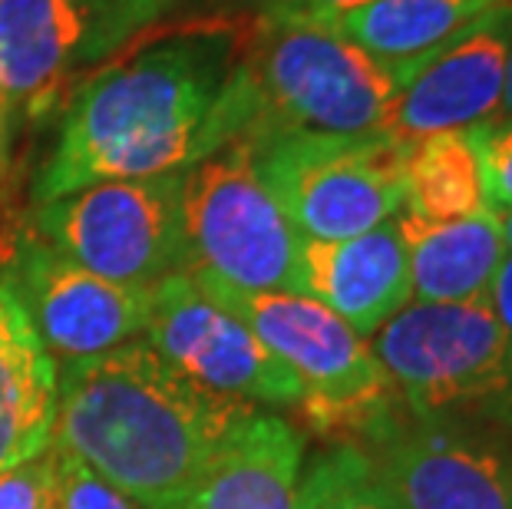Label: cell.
<instances>
[{"label": "cell", "mask_w": 512, "mask_h": 509, "mask_svg": "<svg viewBox=\"0 0 512 509\" xmlns=\"http://www.w3.org/2000/svg\"><path fill=\"white\" fill-rule=\"evenodd\" d=\"M493 212L512 209V116H493L470 129Z\"/></svg>", "instance_id": "cell-22"}, {"label": "cell", "mask_w": 512, "mask_h": 509, "mask_svg": "<svg viewBox=\"0 0 512 509\" xmlns=\"http://www.w3.org/2000/svg\"><path fill=\"white\" fill-rule=\"evenodd\" d=\"M503 7H512V0H370L321 24L377 60L413 63Z\"/></svg>", "instance_id": "cell-18"}, {"label": "cell", "mask_w": 512, "mask_h": 509, "mask_svg": "<svg viewBox=\"0 0 512 509\" xmlns=\"http://www.w3.org/2000/svg\"><path fill=\"white\" fill-rule=\"evenodd\" d=\"M86 17L83 60H103L129 37L143 34L149 24L166 17L172 0H80Z\"/></svg>", "instance_id": "cell-21"}, {"label": "cell", "mask_w": 512, "mask_h": 509, "mask_svg": "<svg viewBox=\"0 0 512 509\" xmlns=\"http://www.w3.org/2000/svg\"><path fill=\"white\" fill-rule=\"evenodd\" d=\"M189 275L298 377V410L318 433H364L377 443L400 424V400L370 341L331 308L294 291H242L205 272Z\"/></svg>", "instance_id": "cell-5"}, {"label": "cell", "mask_w": 512, "mask_h": 509, "mask_svg": "<svg viewBox=\"0 0 512 509\" xmlns=\"http://www.w3.org/2000/svg\"><path fill=\"white\" fill-rule=\"evenodd\" d=\"M80 0H0V96L47 110L70 70L83 63Z\"/></svg>", "instance_id": "cell-16"}, {"label": "cell", "mask_w": 512, "mask_h": 509, "mask_svg": "<svg viewBox=\"0 0 512 509\" xmlns=\"http://www.w3.org/2000/svg\"><path fill=\"white\" fill-rule=\"evenodd\" d=\"M397 225L407 242L413 301H423V305L486 301V291L509 255L496 212L450 222H427L400 212Z\"/></svg>", "instance_id": "cell-17"}, {"label": "cell", "mask_w": 512, "mask_h": 509, "mask_svg": "<svg viewBox=\"0 0 512 509\" xmlns=\"http://www.w3.org/2000/svg\"><path fill=\"white\" fill-rule=\"evenodd\" d=\"M301 242L245 139L182 172V272H205L242 291L298 295Z\"/></svg>", "instance_id": "cell-7"}, {"label": "cell", "mask_w": 512, "mask_h": 509, "mask_svg": "<svg viewBox=\"0 0 512 509\" xmlns=\"http://www.w3.org/2000/svg\"><path fill=\"white\" fill-rule=\"evenodd\" d=\"M7 136H10V129H7V100L0 96V166H4V156H7Z\"/></svg>", "instance_id": "cell-29"}, {"label": "cell", "mask_w": 512, "mask_h": 509, "mask_svg": "<svg viewBox=\"0 0 512 509\" xmlns=\"http://www.w3.org/2000/svg\"><path fill=\"white\" fill-rule=\"evenodd\" d=\"M413 63L370 57L321 20L245 17L235 30V70L255 110L245 139L278 129L387 133Z\"/></svg>", "instance_id": "cell-3"}, {"label": "cell", "mask_w": 512, "mask_h": 509, "mask_svg": "<svg viewBox=\"0 0 512 509\" xmlns=\"http://www.w3.org/2000/svg\"><path fill=\"white\" fill-rule=\"evenodd\" d=\"M367 453L397 509H512L506 433L410 420Z\"/></svg>", "instance_id": "cell-11"}, {"label": "cell", "mask_w": 512, "mask_h": 509, "mask_svg": "<svg viewBox=\"0 0 512 509\" xmlns=\"http://www.w3.org/2000/svg\"><path fill=\"white\" fill-rule=\"evenodd\" d=\"M304 433L268 410H242L205 467L189 509H298Z\"/></svg>", "instance_id": "cell-14"}, {"label": "cell", "mask_w": 512, "mask_h": 509, "mask_svg": "<svg viewBox=\"0 0 512 509\" xmlns=\"http://www.w3.org/2000/svg\"><path fill=\"white\" fill-rule=\"evenodd\" d=\"M298 295H308L331 308L337 318L370 338L407 308L410 262L397 215L377 229L341 242H301Z\"/></svg>", "instance_id": "cell-13"}, {"label": "cell", "mask_w": 512, "mask_h": 509, "mask_svg": "<svg viewBox=\"0 0 512 509\" xmlns=\"http://www.w3.org/2000/svg\"><path fill=\"white\" fill-rule=\"evenodd\" d=\"M298 509H397L367 447L341 440L301 473Z\"/></svg>", "instance_id": "cell-20"}, {"label": "cell", "mask_w": 512, "mask_h": 509, "mask_svg": "<svg viewBox=\"0 0 512 509\" xmlns=\"http://www.w3.org/2000/svg\"><path fill=\"white\" fill-rule=\"evenodd\" d=\"M57 500V450L0 473V509H53Z\"/></svg>", "instance_id": "cell-24"}, {"label": "cell", "mask_w": 512, "mask_h": 509, "mask_svg": "<svg viewBox=\"0 0 512 509\" xmlns=\"http://www.w3.org/2000/svg\"><path fill=\"white\" fill-rule=\"evenodd\" d=\"M496 116H512V43H509V57H506V80H503V100H499Z\"/></svg>", "instance_id": "cell-28"}, {"label": "cell", "mask_w": 512, "mask_h": 509, "mask_svg": "<svg viewBox=\"0 0 512 509\" xmlns=\"http://www.w3.org/2000/svg\"><path fill=\"white\" fill-rule=\"evenodd\" d=\"M60 364L0 278V473L40 457L53 443Z\"/></svg>", "instance_id": "cell-15"}, {"label": "cell", "mask_w": 512, "mask_h": 509, "mask_svg": "<svg viewBox=\"0 0 512 509\" xmlns=\"http://www.w3.org/2000/svg\"><path fill=\"white\" fill-rule=\"evenodd\" d=\"M252 0H172V10H202L205 17H222V7H242Z\"/></svg>", "instance_id": "cell-27"}, {"label": "cell", "mask_w": 512, "mask_h": 509, "mask_svg": "<svg viewBox=\"0 0 512 509\" xmlns=\"http://www.w3.org/2000/svg\"><path fill=\"white\" fill-rule=\"evenodd\" d=\"M238 17H202L116 57L73 93L30 196L50 202L93 182L182 172L238 139L222 90Z\"/></svg>", "instance_id": "cell-1"}, {"label": "cell", "mask_w": 512, "mask_h": 509, "mask_svg": "<svg viewBox=\"0 0 512 509\" xmlns=\"http://www.w3.org/2000/svg\"><path fill=\"white\" fill-rule=\"evenodd\" d=\"M512 43V7L493 10L460 37L413 63L387 133L413 143L433 133L473 129L499 113Z\"/></svg>", "instance_id": "cell-12"}, {"label": "cell", "mask_w": 512, "mask_h": 509, "mask_svg": "<svg viewBox=\"0 0 512 509\" xmlns=\"http://www.w3.org/2000/svg\"><path fill=\"white\" fill-rule=\"evenodd\" d=\"M403 212L427 222L470 219L493 212L470 129L433 133L407 143L403 159Z\"/></svg>", "instance_id": "cell-19"}, {"label": "cell", "mask_w": 512, "mask_h": 509, "mask_svg": "<svg viewBox=\"0 0 512 509\" xmlns=\"http://www.w3.org/2000/svg\"><path fill=\"white\" fill-rule=\"evenodd\" d=\"M499 215V225H503V235H506V245L512 248V209L509 212H496Z\"/></svg>", "instance_id": "cell-30"}, {"label": "cell", "mask_w": 512, "mask_h": 509, "mask_svg": "<svg viewBox=\"0 0 512 509\" xmlns=\"http://www.w3.org/2000/svg\"><path fill=\"white\" fill-rule=\"evenodd\" d=\"M0 278L30 314L47 351L67 361L143 338L156 291V285H119L86 272L34 232L14 238Z\"/></svg>", "instance_id": "cell-10"}, {"label": "cell", "mask_w": 512, "mask_h": 509, "mask_svg": "<svg viewBox=\"0 0 512 509\" xmlns=\"http://www.w3.org/2000/svg\"><path fill=\"white\" fill-rule=\"evenodd\" d=\"M182 172L93 182L40 202L30 232L100 278L156 285L182 272Z\"/></svg>", "instance_id": "cell-8"}, {"label": "cell", "mask_w": 512, "mask_h": 509, "mask_svg": "<svg viewBox=\"0 0 512 509\" xmlns=\"http://www.w3.org/2000/svg\"><path fill=\"white\" fill-rule=\"evenodd\" d=\"M245 143L252 146L258 176L301 238L341 242L403 212L407 143L397 136L278 129Z\"/></svg>", "instance_id": "cell-6"}, {"label": "cell", "mask_w": 512, "mask_h": 509, "mask_svg": "<svg viewBox=\"0 0 512 509\" xmlns=\"http://www.w3.org/2000/svg\"><path fill=\"white\" fill-rule=\"evenodd\" d=\"M370 0H252L255 17H271V20H324L344 10H354Z\"/></svg>", "instance_id": "cell-25"}, {"label": "cell", "mask_w": 512, "mask_h": 509, "mask_svg": "<svg viewBox=\"0 0 512 509\" xmlns=\"http://www.w3.org/2000/svg\"><path fill=\"white\" fill-rule=\"evenodd\" d=\"M367 341L410 420L512 437V338L486 301H410Z\"/></svg>", "instance_id": "cell-4"}, {"label": "cell", "mask_w": 512, "mask_h": 509, "mask_svg": "<svg viewBox=\"0 0 512 509\" xmlns=\"http://www.w3.org/2000/svg\"><path fill=\"white\" fill-rule=\"evenodd\" d=\"M143 341L215 397L252 407L301 404L298 377L238 314L205 295L189 272L156 281Z\"/></svg>", "instance_id": "cell-9"}, {"label": "cell", "mask_w": 512, "mask_h": 509, "mask_svg": "<svg viewBox=\"0 0 512 509\" xmlns=\"http://www.w3.org/2000/svg\"><path fill=\"white\" fill-rule=\"evenodd\" d=\"M486 308L496 314V321L503 324V331L512 338V248L486 291Z\"/></svg>", "instance_id": "cell-26"}, {"label": "cell", "mask_w": 512, "mask_h": 509, "mask_svg": "<svg viewBox=\"0 0 512 509\" xmlns=\"http://www.w3.org/2000/svg\"><path fill=\"white\" fill-rule=\"evenodd\" d=\"M248 407L209 394L136 338L63 361L53 447L139 509H189L215 443Z\"/></svg>", "instance_id": "cell-2"}, {"label": "cell", "mask_w": 512, "mask_h": 509, "mask_svg": "<svg viewBox=\"0 0 512 509\" xmlns=\"http://www.w3.org/2000/svg\"><path fill=\"white\" fill-rule=\"evenodd\" d=\"M57 450V447H53ZM53 509H139L113 483L96 476L86 463L57 450V500Z\"/></svg>", "instance_id": "cell-23"}]
</instances>
